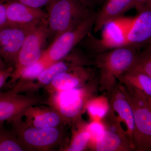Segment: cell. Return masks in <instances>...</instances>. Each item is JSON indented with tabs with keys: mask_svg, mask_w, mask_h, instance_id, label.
<instances>
[{
	"mask_svg": "<svg viewBox=\"0 0 151 151\" xmlns=\"http://www.w3.org/2000/svg\"><path fill=\"white\" fill-rule=\"evenodd\" d=\"M151 37V4L133 18L127 37V45L140 46L149 42Z\"/></svg>",
	"mask_w": 151,
	"mask_h": 151,
	"instance_id": "cell-16",
	"label": "cell"
},
{
	"mask_svg": "<svg viewBox=\"0 0 151 151\" xmlns=\"http://www.w3.org/2000/svg\"><path fill=\"white\" fill-rule=\"evenodd\" d=\"M131 0H107L95 14L93 30L94 33L102 29L108 22L124 16Z\"/></svg>",
	"mask_w": 151,
	"mask_h": 151,
	"instance_id": "cell-17",
	"label": "cell"
},
{
	"mask_svg": "<svg viewBox=\"0 0 151 151\" xmlns=\"http://www.w3.org/2000/svg\"><path fill=\"white\" fill-rule=\"evenodd\" d=\"M88 84L83 87L48 94L47 105L59 113L66 124L76 123L90 96L89 89L91 88L87 86Z\"/></svg>",
	"mask_w": 151,
	"mask_h": 151,
	"instance_id": "cell-5",
	"label": "cell"
},
{
	"mask_svg": "<svg viewBox=\"0 0 151 151\" xmlns=\"http://www.w3.org/2000/svg\"><path fill=\"white\" fill-rule=\"evenodd\" d=\"M34 105L25 111L26 124L37 128L62 127L66 124L62 117L50 106Z\"/></svg>",
	"mask_w": 151,
	"mask_h": 151,
	"instance_id": "cell-15",
	"label": "cell"
},
{
	"mask_svg": "<svg viewBox=\"0 0 151 151\" xmlns=\"http://www.w3.org/2000/svg\"><path fill=\"white\" fill-rule=\"evenodd\" d=\"M118 81L127 84L151 97V77L143 73L127 71L119 76Z\"/></svg>",
	"mask_w": 151,
	"mask_h": 151,
	"instance_id": "cell-20",
	"label": "cell"
},
{
	"mask_svg": "<svg viewBox=\"0 0 151 151\" xmlns=\"http://www.w3.org/2000/svg\"><path fill=\"white\" fill-rule=\"evenodd\" d=\"M127 71L143 73L151 77V47L139 52L131 67Z\"/></svg>",
	"mask_w": 151,
	"mask_h": 151,
	"instance_id": "cell-22",
	"label": "cell"
},
{
	"mask_svg": "<svg viewBox=\"0 0 151 151\" xmlns=\"http://www.w3.org/2000/svg\"><path fill=\"white\" fill-rule=\"evenodd\" d=\"M27 151H52L63 142L62 127L37 128L28 126L22 120L9 123Z\"/></svg>",
	"mask_w": 151,
	"mask_h": 151,
	"instance_id": "cell-3",
	"label": "cell"
},
{
	"mask_svg": "<svg viewBox=\"0 0 151 151\" xmlns=\"http://www.w3.org/2000/svg\"><path fill=\"white\" fill-rule=\"evenodd\" d=\"M14 70V68L12 67H9L6 69L0 70V90L5 86L7 80L10 78Z\"/></svg>",
	"mask_w": 151,
	"mask_h": 151,
	"instance_id": "cell-28",
	"label": "cell"
},
{
	"mask_svg": "<svg viewBox=\"0 0 151 151\" xmlns=\"http://www.w3.org/2000/svg\"><path fill=\"white\" fill-rule=\"evenodd\" d=\"M48 38L47 21L33 27L28 33L19 52L13 72L10 77V85L13 86L17 75L23 68L41 58L46 50L45 47Z\"/></svg>",
	"mask_w": 151,
	"mask_h": 151,
	"instance_id": "cell-6",
	"label": "cell"
},
{
	"mask_svg": "<svg viewBox=\"0 0 151 151\" xmlns=\"http://www.w3.org/2000/svg\"><path fill=\"white\" fill-rule=\"evenodd\" d=\"M94 17L95 14L52 40L43 54L49 62L52 64L60 60L76 47L87 35L91 32L94 26Z\"/></svg>",
	"mask_w": 151,
	"mask_h": 151,
	"instance_id": "cell-10",
	"label": "cell"
},
{
	"mask_svg": "<svg viewBox=\"0 0 151 151\" xmlns=\"http://www.w3.org/2000/svg\"><path fill=\"white\" fill-rule=\"evenodd\" d=\"M94 78V71L88 66H77L58 75L43 89L51 94L83 87Z\"/></svg>",
	"mask_w": 151,
	"mask_h": 151,
	"instance_id": "cell-13",
	"label": "cell"
},
{
	"mask_svg": "<svg viewBox=\"0 0 151 151\" xmlns=\"http://www.w3.org/2000/svg\"><path fill=\"white\" fill-rule=\"evenodd\" d=\"M139 48L140 46L126 45L95 55L93 65L99 70L98 84L101 91L108 94L112 91L119 76L131 67Z\"/></svg>",
	"mask_w": 151,
	"mask_h": 151,
	"instance_id": "cell-2",
	"label": "cell"
},
{
	"mask_svg": "<svg viewBox=\"0 0 151 151\" xmlns=\"http://www.w3.org/2000/svg\"><path fill=\"white\" fill-rule=\"evenodd\" d=\"M109 93L110 107L118 114L119 120L124 123L127 127V137L132 147L134 148L133 135L135 125L133 111L125 92L120 83H118Z\"/></svg>",
	"mask_w": 151,
	"mask_h": 151,
	"instance_id": "cell-14",
	"label": "cell"
},
{
	"mask_svg": "<svg viewBox=\"0 0 151 151\" xmlns=\"http://www.w3.org/2000/svg\"><path fill=\"white\" fill-rule=\"evenodd\" d=\"M47 98L36 93H20L11 89L0 93V126L5 122L21 120L25 111L31 106L46 105Z\"/></svg>",
	"mask_w": 151,
	"mask_h": 151,
	"instance_id": "cell-9",
	"label": "cell"
},
{
	"mask_svg": "<svg viewBox=\"0 0 151 151\" xmlns=\"http://www.w3.org/2000/svg\"><path fill=\"white\" fill-rule=\"evenodd\" d=\"M56 0H1L3 3L6 2L13 1L19 2L27 5L37 9H42L44 6H50Z\"/></svg>",
	"mask_w": 151,
	"mask_h": 151,
	"instance_id": "cell-26",
	"label": "cell"
},
{
	"mask_svg": "<svg viewBox=\"0 0 151 151\" xmlns=\"http://www.w3.org/2000/svg\"><path fill=\"white\" fill-rule=\"evenodd\" d=\"M132 107L134 121L133 135L134 148L146 151L151 147V98L131 95L124 92Z\"/></svg>",
	"mask_w": 151,
	"mask_h": 151,
	"instance_id": "cell-8",
	"label": "cell"
},
{
	"mask_svg": "<svg viewBox=\"0 0 151 151\" xmlns=\"http://www.w3.org/2000/svg\"><path fill=\"white\" fill-rule=\"evenodd\" d=\"M150 4H151V0H131L128 7V11L135 9L138 14Z\"/></svg>",
	"mask_w": 151,
	"mask_h": 151,
	"instance_id": "cell-27",
	"label": "cell"
},
{
	"mask_svg": "<svg viewBox=\"0 0 151 151\" xmlns=\"http://www.w3.org/2000/svg\"><path fill=\"white\" fill-rule=\"evenodd\" d=\"M86 130L90 134V140H92L94 143L103 137L106 131L104 125L98 121L90 123Z\"/></svg>",
	"mask_w": 151,
	"mask_h": 151,
	"instance_id": "cell-25",
	"label": "cell"
},
{
	"mask_svg": "<svg viewBox=\"0 0 151 151\" xmlns=\"http://www.w3.org/2000/svg\"><path fill=\"white\" fill-rule=\"evenodd\" d=\"M8 67H9L8 65H6V64L0 56V70L6 69Z\"/></svg>",
	"mask_w": 151,
	"mask_h": 151,
	"instance_id": "cell-31",
	"label": "cell"
},
{
	"mask_svg": "<svg viewBox=\"0 0 151 151\" xmlns=\"http://www.w3.org/2000/svg\"><path fill=\"white\" fill-rule=\"evenodd\" d=\"M90 134L86 130L74 133L69 145L63 150L66 151H83L90 141Z\"/></svg>",
	"mask_w": 151,
	"mask_h": 151,
	"instance_id": "cell-24",
	"label": "cell"
},
{
	"mask_svg": "<svg viewBox=\"0 0 151 151\" xmlns=\"http://www.w3.org/2000/svg\"><path fill=\"white\" fill-rule=\"evenodd\" d=\"M94 145V150L97 151H127L133 149L124 136L109 130H106L103 137Z\"/></svg>",
	"mask_w": 151,
	"mask_h": 151,
	"instance_id": "cell-18",
	"label": "cell"
},
{
	"mask_svg": "<svg viewBox=\"0 0 151 151\" xmlns=\"http://www.w3.org/2000/svg\"><path fill=\"white\" fill-rule=\"evenodd\" d=\"M32 28L6 24L0 28V56L8 67L14 68L24 41Z\"/></svg>",
	"mask_w": 151,
	"mask_h": 151,
	"instance_id": "cell-11",
	"label": "cell"
},
{
	"mask_svg": "<svg viewBox=\"0 0 151 151\" xmlns=\"http://www.w3.org/2000/svg\"><path fill=\"white\" fill-rule=\"evenodd\" d=\"M134 17H120L108 22L103 28L101 38L94 37L91 32L84 37L87 46L95 55L127 45V37Z\"/></svg>",
	"mask_w": 151,
	"mask_h": 151,
	"instance_id": "cell-7",
	"label": "cell"
},
{
	"mask_svg": "<svg viewBox=\"0 0 151 151\" xmlns=\"http://www.w3.org/2000/svg\"><path fill=\"white\" fill-rule=\"evenodd\" d=\"M92 64H93V60L89 54L76 47L65 57L49 65L35 80L21 86L19 92L36 93L60 73L77 66H89Z\"/></svg>",
	"mask_w": 151,
	"mask_h": 151,
	"instance_id": "cell-4",
	"label": "cell"
},
{
	"mask_svg": "<svg viewBox=\"0 0 151 151\" xmlns=\"http://www.w3.org/2000/svg\"><path fill=\"white\" fill-rule=\"evenodd\" d=\"M89 1L93 6L95 7V6L100 4L101 3L105 1V0H89Z\"/></svg>",
	"mask_w": 151,
	"mask_h": 151,
	"instance_id": "cell-30",
	"label": "cell"
},
{
	"mask_svg": "<svg viewBox=\"0 0 151 151\" xmlns=\"http://www.w3.org/2000/svg\"><path fill=\"white\" fill-rule=\"evenodd\" d=\"M47 10L49 38L52 41L96 12L89 0H56Z\"/></svg>",
	"mask_w": 151,
	"mask_h": 151,
	"instance_id": "cell-1",
	"label": "cell"
},
{
	"mask_svg": "<svg viewBox=\"0 0 151 151\" xmlns=\"http://www.w3.org/2000/svg\"><path fill=\"white\" fill-rule=\"evenodd\" d=\"M7 24L6 6L4 3L0 1V28Z\"/></svg>",
	"mask_w": 151,
	"mask_h": 151,
	"instance_id": "cell-29",
	"label": "cell"
},
{
	"mask_svg": "<svg viewBox=\"0 0 151 151\" xmlns=\"http://www.w3.org/2000/svg\"><path fill=\"white\" fill-rule=\"evenodd\" d=\"M7 24L32 28L47 21V14L37 9L17 1L6 2Z\"/></svg>",
	"mask_w": 151,
	"mask_h": 151,
	"instance_id": "cell-12",
	"label": "cell"
},
{
	"mask_svg": "<svg viewBox=\"0 0 151 151\" xmlns=\"http://www.w3.org/2000/svg\"><path fill=\"white\" fill-rule=\"evenodd\" d=\"M0 151H27L12 130L0 126Z\"/></svg>",
	"mask_w": 151,
	"mask_h": 151,
	"instance_id": "cell-21",
	"label": "cell"
},
{
	"mask_svg": "<svg viewBox=\"0 0 151 151\" xmlns=\"http://www.w3.org/2000/svg\"><path fill=\"white\" fill-rule=\"evenodd\" d=\"M86 109L89 114L96 119H102L108 115L110 106L105 99L95 98L90 100L86 104Z\"/></svg>",
	"mask_w": 151,
	"mask_h": 151,
	"instance_id": "cell-23",
	"label": "cell"
},
{
	"mask_svg": "<svg viewBox=\"0 0 151 151\" xmlns=\"http://www.w3.org/2000/svg\"><path fill=\"white\" fill-rule=\"evenodd\" d=\"M50 64L43 54L39 60L26 66L20 71L16 78L14 84L11 88L15 89L23 84L34 81Z\"/></svg>",
	"mask_w": 151,
	"mask_h": 151,
	"instance_id": "cell-19",
	"label": "cell"
}]
</instances>
